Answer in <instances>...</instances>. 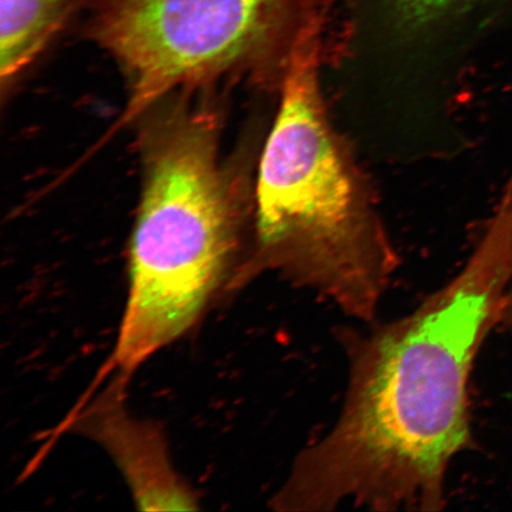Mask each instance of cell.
<instances>
[{"instance_id":"1","label":"cell","mask_w":512,"mask_h":512,"mask_svg":"<svg viewBox=\"0 0 512 512\" xmlns=\"http://www.w3.org/2000/svg\"><path fill=\"white\" fill-rule=\"evenodd\" d=\"M512 274V188L465 266L418 309L369 334L343 331L349 384L330 433L306 447L272 508L439 511L471 445L467 384L499 324Z\"/></svg>"},{"instance_id":"2","label":"cell","mask_w":512,"mask_h":512,"mask_svg":"<svg viewBox=\"0 0 512 512\" xmlns=\"http://www.w3.org/2000/svg\"><path fill=\"white\" fill-rule=\"evenodd\" d=\"M326 38L300 46L281 85L259 162L253 247L238 287L275 271L369 322L399 256L370 184L326 107L320 79Z\"/></svg>"},{"instance_id":"3","label":"cell","mask_w":512,"mask_h":512,"mask_svg":"<svg viewBox=\"0 0 512 512\" xmlns=\"http://www.w3.org/2000/svg\"><path fill=\"white\" fill-rule=\"evenodd\" d=\"M123 319L111 357L130 376L233 293L242 268L241 182L221 169L208 114L177 111L149 132Z\"/></svg>"},{"instance_id":"4","label":"cell","mask_w":512,"mask_h":512,"mask_svg":"<svg viewBox=\"0 0 512 512\" xmlns=\"http://www.w3.org/2000/svg\"><path fill=\"white\" fill-rule=\"evenodd\" d=\"M351 0H87L89 34L131 81L126 120L233 69L281 88L294 54Z\"/></svg>"},{"instance_id":"5","label":"cell","mask_w":512,"mask_h":512,"mask_svg":"<svg viewBox=\"0 0 512 512\" xmlns=\"http://www.w3.org/2000/svg\"><path fill=\"white\" fill-rule=\"evenodd\" d=\"M114 379L76 415L70 430L105 448L123 473L139 510H198V496L172 466L162 430L128 414V379L118 374Z\"/></svg>"},{"instance_id":"6","label":"cell","mask_w":512,"mask_h":512,"mask_svg":"<svg viewBox=\"0 0 512 512\" xmlns=\"http://www.w3.org/2000/svg\"><path fill=\"white\" fill-rule=\"evenodd\" d=\"M87 0H0V79L10 85Z\"/></svg>"},{"instance_id":"7","label":"cell","mask_w":512,"mask_h":512,"mask_svg":"<svg viewBox=\"0 0 512 512\" xmlns=\"http://www.w3.org/2000/svg\"><path fill=\"white\" fill-rule=\"evenodd\" d=\"M486 2L490 0H388L395 18L409 29L428 27Z\"/></svg>"},{"instance_id":"8","label":"cell","mask_w":512,"mask_h":512,"mask_svg":"<svg viewBox=\"0 0 512 512\" xmlns=\"http://www.w3.org/2000/svg\"><path fill=\"white\" fill-rule=\"evenodd\" d=\"M498 325H501L504 329L512 332V274L509 280L507 291H505L501 318H499Z\"/></svg>"}]
</instances>
